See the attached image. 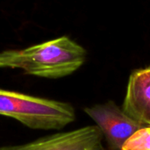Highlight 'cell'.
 Listing matches in <instances>:
<instances>
[{
  "label": "cell",
  "mask_w": 150,
  "mask_h": 150,
  "mask_svg": "<svg viewBox=\"0 0 150 150\" xmlns=\"http://www.w3.org/2000/svg\"><path fill=\"white\" fill-rule=\"evenodd\" d=\"M87 52L68 36L23 49L0 52L1 69H18L26 75L58 79L73 74L85 62Z\"/></svg>",
  "instance_id": "obj_1"
},
{
  "label": "cell",
  "mask_w": 150,
  "mask_h": 150,
  "mask_svg": "<svg viewBox=\"0 0 150 150\" xmlns=\"http://www.w3.org/2000/svg\"><path fill=\"white\" fill-rule=\"evenodd\" d=\"M0 115L14 119L35 130H60L76 119L73 105L0 89Z\"/></svg>",
  "instance_id": "obj_2"
},
{
  "label": "cell",
  "mask_w": 150,
  "mask_h": 150,
  "mask_svg": "<svg viewBox=\"0 0 150 150\" xmlns=\"http://www.w3.org/2000/svg\"><path fill=\"white\" fill-rule=\"evenodd\" d=\"M83 111L95 121L111 150H122L135 133L148 127L128 116L112 100L85 107Z\"/></svg>",
  "instance_id": "obj_3"
},
{
  "label": "cell",
  "mask_w": 150,
  "mask_h": 150,
  "mask_svg": "<svg viewBox=\"0 0 150 150\" xmlns=\"http://www.w3.org/2000/svg\"><path fill=\"white\" fill-rule=\"evenodd\" d=\"M103 135L97 126L58 133L34 142L0 147V150H104Z\"/></svg>",
  "instance_id": "obj_4"
},
{
  "label": "cell",
  "mask_w": 150,
  "mask_h": 150,
  "mask_svg": "<svg viewBox=\"0 0 150 150\" xmlns=\"http://www.w3.org/2000/svg\"><path fill=\"white\" fill-rule=\"evenodd\" d=\"M122 109L134 120L150 127V67L130 76Z\"/></svg>",
  "instance_id": "obj_5"
},
{
  "label": "cell",
  "mask_w": 150,
  "mask_h": 150,
  "mask_svg": "<svg viewBox=\"0 0 150 150\" xmlns=\"http://www.w3.org/2000/svg\"><path fill=\"white\" fill-rule=\"evenodd\" d=\"M122 150H150V127L142 128L135 133Z\"/></svg>",
  "instance_id": "obj_6"
},
{
  "label": "cell",
  "mask_w": 150,
  "mask_h": 150,
  "mask_svg": "<svg viewBox=\"0 0 150 150\" xmlns=\"http://www.w3.org/2000/svg\"></svg>",
  "instance_id": "obj_7"
},
{
  "label": "cell",
  "mask_w": 150,
  "mask_h": 150,
  "mask_svg": "<svg viewBox=\"0 0 150 150\" xmlns=\"http://www.w3.org/2000/svg\"><path fill=\"white\" fill-rule=\"evenodd\" d=\"M104 150H105V149H104Z\"/></svg>",
  "instance_id": "obj_8"
}]
</instances>
